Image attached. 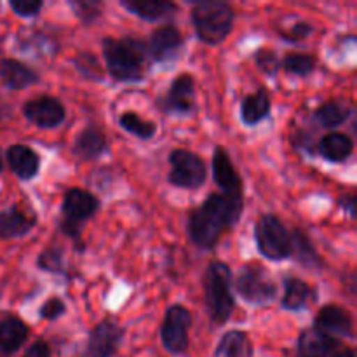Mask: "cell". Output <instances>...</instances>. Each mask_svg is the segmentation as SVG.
<instances>
[{
  "label": "cell",
  "mask_w": 357,
  "mask_h": 357,
  "mask_svg": "<svg viewBox=\"0 0 357 357\" xmlns=\"http://www.w3.org/2000/svg\"><path fill=\"white\" fill-rule=\"evenodd\" d=\"M213 180L222 194L243 195V180L223 146H216L213 152Z\"/></svg>",
  "instance_id": "9a60e30c"
},
{
  "label": "cell",
  "mask_w": 357,
  "mask_h": 357,
  "mask_svg": "<svg viewBox=\"0 0 357 357\" xmlns=\"http://www.w3.org/2000/svg\"><path fill=\"white\" fill-rule=\"evenodd\" d=\"M338 345H340L338 340L310 328V330H303L300 333L296 352H298V357H330Z\"/></svg>",
  "instance_id": "7402d4cb"
},
{
  "label": "cell",
  "mask_w": 357,
  "mask_h": 357,
  "mask_svg": "<svg viewBox=\"0 0 357 357\" xmlns=\"http://www.w3.org/2000/svg\"><path fill=\"white\" fill-rule=\"evenodd\" d=\"M190 21L199 40L208 45H218L232 33L236 13L227 2L202 0L192 7Z\"/></svg>",
  "instance_id": "277c9868"
},
{
  "label": "cell",
  "mask_w": 357,
  "mask_h": 357,
  "mask_svg": "<svg viewBox=\"0 0 357 357\" xmlns=\"http://www.w3.org/2000/svg\"><path fill=\"white\" fill-rule=\"evenodd\" d=\"M340 206L344 208L345 213H349V215L352 216V218H356V209H357V204H356V195L352 194H347V195H342L340 197Z\"/></svg>",
  "instance_id": "74e56055"
},
{
  "label": "cell",
  "mask_w": 357,
  "mask_h": 357,
  "mask_svg": "<svg viewBox=\"0 0 357 357\" xmlns=\"http://www.w3.org/2000/svg\"><path fill=\"white\" fill-rule=\"evenodd\" d=\"M330 357H356V352L352 351L351 347H345V345L342 347V345H338V347L331 352Z\"/></svg>",
  "instance_id": "f35d334b"
},
{
  "label": "cell",
  "mask_w": 357,
  "mask_h": 357,
  "mask_svg": "<svg viewBox=\"0 0 357 357\" xmlns=\"http://www.w3.org/2000/svg\"><path fill=\"white\" fill-rule=\"evenodd\" d=\"M21 357H52L51 345L45 340H37L28 347V351Z\"/></svg>",
  "instance_id": "d590c367"
},
{
  "label": "cell",
  "mask_w": 357,
  "mask_h": 357,
  "mask_svg": "<svg viewBox=\"0 0 357 357\" xmlns=\"http://www.w3.org/2000/svg\"><path fill=\"white\" fill-rule=\"evenodd\" d=\"M108 150V138L98 126L89 124L77 135L72 152L84 160H93Z\"/></svg>",
  "instance_id": "ac0fdd59"
},
{
  "label": "cell",
  "mask_w": 357,
  "mask_h": 357,
  "mask_svg": "<svg viewBox=\"0 0 357 357\" xmlns=\"http://www.w3.org/2000/svg\"><path fill=\"white\" fill-rule=\"evenodd\" d=\"M40 80L38 73H35L30 66L13 58L0 59V84L7 89L21 91L33 86Z\"/></svg>",
  "instance_id": "e0dca14e"
},
{
  "label": "cell",
  "mask_w": 357,
  "mask_h": 357,
  "mask_svg": "<svg viewBox=\"0 0 357 357\" xmlns=\"http://www.w3.org/2000/svg\"><path fill=\"white\" fill-rule=\"evenodd\" d=\"M255 349L246 331L232 330L222 335L216 345L215 357H253Z\"/></svg>",
  "instance_id": "484cf974"
},
{
  "label": "cell",
  "mask_w": 357,
  "mask_h": 357,
  "mask_svg": "<svg viewBox=\"0 0 357 357\" xmlns=\"http://www.w3.org/2000/svg\"><path fill=\"white\" fill-rule=\"evenodd\" d=\"M352 152H354V142L351 139V136L344 135V132H328L319 142V153L328 162H345L347 159H351Z\"/></svg>",
  "instance_id": "d4e9b609"
},
{
  "label": "cell",
  "mask_w": 357,
  "mask_h": 357,
  "mask_svg": "<svg viewBox=\"0 0 357 357\" xmlns=\"http://www.w3.org/2000/svg\"><path fill=\"white\" fill-rule=\"evenodd\" d=\"M183 44L185 40L181 31L174 24H164V26L152 31L146 51L153 61L167 63L178 58L180 51L183 49Z\"/></svg>",
  "instance_id": "5bb4252c"
},
{
  "label": "cell",
  "mask_w": 357,
  "mask_h": 357,
  "mask_svg": "<svg viewBox=\"0 0 357 357\" xmlns=\"http://www.w3.org/2000/svg\"><path fill=\"white\" fill-rule=\"evenodd\" d=\"M171 171L167 174V180L173 187L195 190L202 187L208 176V167L202 157L197 153L185 149H174L169 153Z\"/></svg>",
  "instance_id": "ba28073f"
},
{
  "label": "cell",
  "mask_w": 357,
  "mask_h": 357,
  "mask_svg": "<svg viewBox=\"0 0 357 357\" xmlns=\"http://www.w3.org/2000/svg\"><path fill=\"white\" fill-rule=\"evenodd\" d=\"M314 330L326 335V337L335 338V340H338V338L354 337L352 316L349 314L347 309L337 305V303L324 305L323 309L317 312L316 321H314Z\"/></svg>",
  "instance_id": "4fadbf2b"
},
{
  "label": "cell",
  "mask_w": 357,
  "mask_h": 357,
  "mask_svg": "<svg viewBox=\"0 0 357 357\" xmlns=\"http://www.w3.org/2000/svg\"><path fill=\"white\" fill-rule=\"evenodd\" d=\"M255 61H257L258 68L261 72L271 77L278 75L279 68H281V61H279L278 54L274 51H271V49H258L255 52Z\"/></svg>",
  "instance_id": "1f68e13d"
},
{
  "label": "cell",
  "mask_w": 357,
  "mask_h": 357,
  "mask_svg": "<svg viewBox=\"0 0 357 357\" xmlns=\"http://www.w3.org/2000/svg\"><path fill=\"white\" fill-rule=\"evenodd\" d=\"M351 107L345 105L344 101L338 100H330L326 103H323L321 107L316 108L314 112V119L319 122L323 128L335 129L338 126L344 124L349 117H351Z\"/></svg>",
  "instance_id": "83f0119b"
},
{
  "label": "cell",
  "mask_w": 357,
  "mask_h": 357,
  "mask_svg": "<svg viewBox=\"0 0 357 357\" xmlns=\"http://www.w3.org/2000/svg\"><path fill=\"white\" fill-rule=\"evenodd\" d=\"M124 340V328L110 319H103L91 330L87 338V356L114 357Z\"/></svg>",
  "instance_id": "7c38bea8"
},
{
  "label": "cell",
  "mask_w": 357,
  "mask_h": 357,
  "mask_svg": "<svg viewBox=\"0 0 357 357\" xmlns=\"http://www.w3.org/2000/svg\"><path fill=\"white\" fill-rule=\"evenodd\" d=\"M30 335V328L16 316H9L0 321V352L14 354L23 347Z\"/></svg>",
  "instance_id": "603a6c76"
},
{
  "label": "cell",
  "mask_w": 357,
  "mask_h": 357,
  "mask_svg": "<svg viewBox=\"0 0 357 357\" xmlns=\"http://www.w3.org/2000/svg\"><path fill=\"white\" fill-rule=\"evenodd\" d=\"M3 169V162H2V155H0V173H2Z\"/></svg>",
  "instance_id": "60d3db41"
},
{
  "label": "cell",
  "mask_w": 357,
  "mask_h": 357,
  "mask_svg": "<svg viewBox=\"0 0 357 357\" xmlns=\"http://www.w3.org/2000/svg\"><path fill=\"white\" fill-rule=\"evenodd\" d=\"M243 195H229L222 192L209 194L208 199L188 215V239L199 250H213L220 243L223 234L236 227L243 215Z\"/></svg>",
  "instance_id": "6da1fadb"
},
{
  "label": "cell",
  "mask_w": 357,
  "mask_h": 357,
  "mask_svg": "<svg viewBox=\"0 0 357 357\" xmlns=\"http://www.w3.org/2000/svg\"><path fill=\"white\" fill-rule=\"evenodd\" d=\"M291 257L307 268H323V258L316 251L310 237L300 229L291 232Z\"/></svg>",
  "instance_id": "4316f807"
},
{
  "label": "cell",
  "mask_w": 357,
  "mask_h": 357,
  "mask_svg": "<svg viewBox=\"0 0 357 357\" xmlns=\"http://www.w3.org/2000/svg\"><path fill=\"white\" fill-rule=\"evenodd\" d=\"M314 31V26L309 23H296L295 26L289 28L288 35H286V38H289V40H303V38L309 37L310 33Z\"/></svg>",
  "instance_id": "8d00e7d4"
},
{
  "label": "cell",
  "mask_w": 357,
  "mask_h": 357,
  "mask_svg": "<svg viewBox=\"0 0 357 357\" xmlns=\"http://www.w3.org/2000/svg\"><path fill=\"white\" fill-rule=\"evenodd\" d=\"M70 6H72L73 10H75L77 17H80L82 23L86 24L94 23V21L101 16L100 2H84V0H80V2H72Z\"/></svg>",
  "instance_id": "d6a6232c"
},
{
  "label": "cell",
  "mask_w": 357,
  "mask_h": 357,
  "mask_svg": "<svg viewBox=\"0 0 357 357\" xmlns=\"http://www.w3.org/2000/svg\"><path fill=\"white\" fill-rule=\"evenodd\" d=\"M119 126H121L124 131H128L129 135L136 136L139 139H152L157 135V126L155 122L145 121V119L139 117L135 112H124V114L119 117Z\"/></svg>",
  "instance_id": "f1b7e54d"
},
{
  "label": "cell",
  "mask_w": 357,
  "mask_h": 357,
  "mask_svg": "<svg viewBox=\"0 0 357 357\" xmlns=\"http://www.w3.org/2000/svg\"><path fill=\"white\" fill-rule=\"evenodd\" d=\"M317 59L307 52H288L281 61V66L288 73L296 77H309L316 70Z\"/></svg>",
  "instance_id": "f546056e"
},
{
  "label": "cell",
  "mask_w": 357,
  "mask_h": 357,
  "mask_svg": "<svg viewBox=\"0 0 357 357\" xmlns=\"http://www.w3.org/2000/svg\"><path fill=\"white\" fill-rule=\"evenodd\" d=\"M23 115L30 124L40 129L58 128L66 119V108L58 98L42 94L23 105Z\"/></svg>",
  "instance_id": "8fae6325"
},
{
  "label": "cell",
  "mask_w": 357,
  "mask_h": 357,
  "mask_svg": "<svg viewBox=\"0 0 357 357\" xmlns=\"http://www.w3.org/2000/svg\"><path fill=\"white\" fill-rule=\"evenodd\" d=\"M6 110H7V108L3 107L2 103H0V121H2V119H3V115H6Z\"/></svg>",
  "instance_id": "ab89813d"
},
{
  "label": "cell",
  "mask_w": 357,
  "mask_h": 357,
  "mask_svg": "<svg viewBox=\"0 0 357 357\" xmlns=\"http://www.w3.org/2000/svg\"><path fill=\"white\" fill-rule=\"evenodd\" d=\"M100 209V199L82 188H70L61 202V232L70 239H82V229Z\"/></svg>",
  "instance_id": "8992f818"
},
{
  "label": "cell",
  "mask_w": 357,
  "mask_h": 357,
  "mask_svg": "<svg viewBox=\"0 0 357 357\" xmlns=\"http://www.w3.org/2000/svg\"><path fill=\"white\" fill-rule=\"evenodd\" d=\"M234 275L225 261H211L206 271L202 286H204V302L209 317L215 324L222 326L232 316L236 309V298L232 291Z\"/></svg>",
  "instance_id": "3957f363"
},
{
  "label": "cell",
  "mask_w": 357,
  "mask_h": 357,
  "mask_svg": "<svg viewBox=\"0 0 357 357\" xmlns=\"http://www.w3.org/2000/svg\"><path fill=\"white\" fill-rule=\"evenodd\" d=\"M65 312H66V305L63 303V300L58 298V296H52V298L45 300V302L42 303L40 310H38V316L45 321H56L59 319Z\"/></svg>",
  "instance_id": "836d02e7"
},
{
  "label": "cell",
  "mask_w": 357,
  "mask_h": 357,
  "mask_svg": "<svg viewBox=\"0 0 357 357\" xmlns=\"http://www.w3.org/2000/svg\"><path fill=\"white\" fill-rule=\"evenodd\" d=\"M234 288L237 295L251 305H267L278 296V284L267 267L250 261L243 265L234 278Z\"/></svg>",
  "instance_id": "5b68a950"
},
{
  "label": "cell",
  "mask_w": 357,
  "mask_h": 357,
  "mask_svg": "<svg viewBox=\"0 0 357 357\" xmlns=\"http://www.w3.org/2000/svg\"><path fill=\"white\" fill-rule=\"evenodd\" d=\"M9 169L16 174L20 180L30 181L40 171V155L28 145H13L6 152Z\"/></svg>",
  "instance_id": "2e32d148"
},
{
  "label": "cell",
  "mask_w": 357,
  "mask_h": 357,
  "mask_svg": "<svg viewBox=\"0 0 357 357\" xmlns=\"http://www.w3.org/2000/svg\"><path fill=\"white\" fill-rule=\"evenodd\" d=\"M255 241L264 258L284 261L291 258V232L275 215H261L255 223Z\"/></svg>",
  "instance_id": "52a82bcc"
},
{
  "label": "cell",
  "mask_w": 357,
  "mask_h": 357,
  "mask_svg": "<svg viewBox=\"0 0 357 357\" xmlns=\"http://www.w3.org/2000/svg\"><path fill=\"white\" fill-rule=\"evenodd\" d=\"M107 72L117 82H142L149 65L146 44L135 37H107L101 42Z\"/></svg>",
  "instance_id": "7a4b0ae2"
},
{
  "label": "cell",
  "mask_w": 357,
  "mask_h": 357,
  "mask_svg": "<svg viewBox=\"0 0 357 357\" xmlns=\"http://www.w3.org/2000/svg\"><path fill=\"white\" fill-rule=\"evenodd\" d=\"M272 110V100L268 96L267 89L260 87L255 93L246 94L241 101V121L244 122V126H253L260 124L264 119H267L271 115Z\"/></svg>",
  "instance_id": "44dd1931"
},
{
  "label": "cell",
  "mask_w": 357,
  "mask_h": 357,
  "mask_svg": "<svg viewBox=\"0 0 357 357\" xmlns=\"http://www.w3.org/2000/svg\"><path fill=\"white\" fill-rule=\"evenodd\" d=\"M37 225V216L10 206L9 209L0 211V237L2 239H20L30 234Z\"/></svg>",
  "instance_id": "d6986e66"
},
{
  "label": "cell",
  "mask_w": 357,
  "mask_h": 357,
  "mask_svg": "<svg viewBox=\"0 0 357 357\" xmlns=\"http://www.w3.org/2000/svg\"><path fill=\"white\" fill-rule=\"evenodd\" d=\"M37 268L49 274L65 275V258L63 251L58 248H47L37 257Z\"/></svg>",
  "instance_id": "4dcf8cb0"
},
{
  "label": "cell",
  "mask_w": 357,
  "mask_h": 357,
  "mask_svg": "<svg viewBox=\"0 0 357 357\" xmlns=\"http://www.w3.org/2000/svg\"><path fill=\"white\" fill-rule=\"evenodd\" d=\"M9 6L17 16L33 17L40 13L42 7H44V2L42 0H10Z\"/></svg>",
  "instance_id": "e575fe53"
},
{
  "label": "cell",
  "mask_w": 357,
  "mask_h": 357,
  "mask_svg": "<svg viewBox=\"0 0 357 357\" xmlns=\"http://www.w3.org/2000/svg\"><path fill=\"white\" fill-rule=\"evenodd\" d=\"M192 328V314L181 303L169 305L164 312L162 324H160V342L169 354L180 356L188 351L190 337L188 331Z\"/></svg>",
  "instance_id": "9c48e42d"
},
{
  "label": "cell",
  "mask_w": 357,
  "mask_h": 357,
  "mask_svg": "<svg viewBox=\"0 0 357 357\" xmlns=\"http://www.w3.org/2000/svg\"><path fill=\"white\" fill-rule=\"evenodd\" d=\"M121 6L143 21H159L178 13V6L169 0H121Z\"/></svg>",
  "instance_id": "ffe728a7"
},
{
  "label": "cell",
  "mask_w": 357,
  "mask_h": 357,
  "mask_svg": "<svg viewBox=\"0 0 357 357\" xmlns=\"http://www.w3.org/2000/svg\"><path fill=\"white\" fill-rule=\"evenodd\" d=\"M159 107L166 114L187 117L195 112V80L190 73H181L171 82L169 91L162 100H159Z\"/></svg>",
  "instance_id": "30bf717a"
},
{
  "label": "cell",
  "mask_w": 357,
  "mask_h": 357,
  "mask_svg": "<svg viewBox=\"0 0 357 357\" xmlns=\"http://www.w3.org/2000/svg\"><path fill=\"white\" fill-rule=\"evenodd\" d=\"M284 293L281 298V307L284 310H291V312H298V310L305 309L309 305L310 300H314V289L312 286L307 284L305 281L298 278H284Z\"/></svg>",
  "instance_id": "cb8c5ba5"
}]
</instances>
